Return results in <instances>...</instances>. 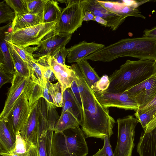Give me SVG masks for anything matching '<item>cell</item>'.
<instances>
[{
  "mask_svg": "<svg viewBox=\"0 0 156 156\" xmlns=\"http://www.w3.org/2000/svg\"><path fill=\"white\" fill-rule=\"evenodd\" d=\"M143 37L156 38V27L150 29H145L144 31Z\"/></svg>",
  "mask_w": 156,
  "mask_h": 156,
  "instance_id": "cell-45",
  "label": "cell"
},
{
  "mask_svg": "<svg viewBox=\"0 0 156 156\" xmlns=\"http://www.w3.org/2000/svg\"><path fill=\"white\" fill-rule=\"evenodd\" d=\"M110 83L109 77L106 75H104L96 83L92 90L95 93H104L107 90Z\"/></svg>",
  "mask_w": 156,
  "mask_h": 156,
  "instance_id": "cell-38",
  "label": "cell"
},
{
  "mask_svg": "<svg viewBox=\"0 0 156 156\" xmlns=\"http://www.w3.org/2000/svg\"><path fill=\"white\" fill-rule=\"evenodd\" d=\"M6 4L18 14L28 13L26 0H5Z\"/></svg>",
  "mask_w": 156,
  "mask_h": 156,
  "instance_id": "cell-36",
  "label": "cell"
},
{
  "mask_svg": "<svg viewBox=\"0 0 156 156\" xmlns=\"http://www.w3.org/2000/svg\"><path fill=\"white\" fill-rule=\"evenodd\" d=\"M23 92L31 107L41 98H43V87L30 79Z\"/></svg>",
  "mask_w": 156,
  "mask_h": 156,
  "instance_id": "cell-28",
  "label": "cell"
},
{
  "mask_svg": "<svg viewBox=\"0 0 156 156\" xmlns=\"http://www.w3.org/2000/svg\"><path fill=\"white\" fill-rule=\"evenodd\" d=\"M156 73V61L127 60L109 77L110 83L106 92H123Z\"/></svg>",
  "mask_w": 156,
  "mask_h": 156,
  "instance_id": "cell-3",
  "label": "cell"
},
{
  "mask_svg": "<svg viewBox=\"0 0 156 156\" xmlns=\"http://www.w3.org/2000/svg\"><path fill=\"white\" fill-rule=\"evenodd\" d=\"M62 9L58 6L57 1L48 0L44 6L41 14V23L57 21Z\"/></svg>",
  "mask_w": 156,
  "mask_h": 156,
  "instance_id": "cell-24",
  "label": "cell"
},
{
  "mask_svg": "<svg viewBox=\"0 0 156 156\" xmlns=\"http://www.w3.org/2000/svg\"><path fill=\"white\" fill-rule=\"evenodd\" d=\"M125 91L137 103L138 108L145 106L156 96V73Z\"/></svg>",
  "mask_w": 156,
  "mask_h": 156,
  "instance_id": "cell-10",
  "label": "cell"
},
{
  "mask_svg": "<svg viewBox=\"0 0 156 156\" xmlns=\"http://www.w3.org/2000/svg\"><path fill=\"white\" fill-rule=\"evenodd\" d=\"M117 142L114 156H132L134 147L135 128L139 121L133 115H128L117 120Z\"/></svg>",
  "mask_w": 156,
  "mask_h": 156,
  "instance_id": "cell-7",
  "label": "cell"
},
{
  "mask_svg": "<svg viewBox=\"0 0 156 156\" xmlns=\"http://www.w3.org/2000/svg\"><path fill=\"white\" fill-rule=\"evenodd\" d=\"M31 108L23 92L16 102L7 118L5 120L12 135L15 140L16 136L26 124Z\"/></svg>",
  "mask_w": 156,
  "mask_h": 156,
  "instance_id": "cell-8",
  "label": "cell"
},
{
  "mask_svg": "<svg viewBox=\"0 0 156 156\" xmlns=\"http://www.w3.org/2000/svg\"><path fill=\"white\" fill-rule=\"evenodd\" d=\"M72 35L58 33L55 29L43 38L40 47L36 51H37V54H33V57L38 58L49 55L58 48L65 46L70 41Z\"/></svg>",
  "mask_w": 156,
  "mask_h": 156,
  "instance_id": "cell-13",
  "label": "cell"
},
{
  "mask_svg": "<svg viewBox=\"0 0 156 156\" xmlns=\"http://www.w3.org/2000/svg\"><path fill=\"white\" fill-rule=\"evenodd\" d=\"M70 88L73 94L79 107L83 112V103L80 93L76 80V75L73 81V82L71 84Z\"/></svg>",
  "mask_w": 156,
  "mask_h": 156,
  "instance_id": "cell-41",
  "label": "cell"
},
{
  "mask_svg": "<svg viewBox=\"0 0 156 156\" xmlns=\"http://www.w3.org/2000/svg\"><path fill=\"white\" fill-rule=\"evenodd\" d=\"M43 98L48 103L50 104H53L52 100L48 90L47 82L44 80V86L43 87Z\"/></svg>",
  "mask_w": 156,
  "mask_h": 156,
  "instance_id": "cell-44",
  "label": "cell"
},
{
  "mask_svg": "<svg viewBox=\"0 0 156 156\" xmlns=\"http://www.w3.org/2000/svg\"><path fill=\"white\" fill-rule=\"evenodd\" d=\"M47 82L48 92L54 105L56 107H62L63 92L61 84L58 81L55 83L49 81Z\"/></svg>",
  "mask_w": 156,
  "mask_h": 156,
  "instance_id": "cell-31",
  "label": "cell"
},
{
  "mask_svg": "<svg viewBox=\"0 0 156 156\" xmlns=\"http://www.w3.org/2000/svg\"><path fill=\"white\" fill-rule=\"evenodd\" d=\"M5 35L3 32H0V70L14 75L15 70Z\"/></svg>",
  "mask_w": 156,
  "mask_h": 156,
  "instance_id": "cell-22",
  "label": "cell"
},
{
  "mask_svg": "<svg viewBox=\"0 0 156 156\" xmlns=\"http://www.w3.org/2000/svg\"><path fill=\"white\" fill-rule=\"evenodd\" d=\"M68 54L67 48L65 46L58 48L52 52L49 55L53 57L59 64L65 66L66 59Z\"/></svg>",
  "mask_w": 156,
  "mask_h": 156,
  "instance_id": "cell-39",
  "label": "cell"
},
{
  "mask_svg": "<svg viewBox=\"0 0 156 156\" xmlns=\"http://www.w3.org/2000/svg\"><path fill=\"white\" fill-rule=\"evenodd\" d=\"M61 113L66 111L73 114L78 119L80 125L83 121V115L70 88L66 89L63 93V103Z\"/></svg>",
  "mask_w": 156,
  "mask_h": 156,
  "instance_id": "cell-20",
  "label": "cell"
},
{
  "mask_svg": "<svg viewBox=\"0 0 156 156\" xmlns=\"http://www.w3.org/2000/svg\"><path fill=\"white\" fill-rule=\"evenodd\" d=\"M105 46L104 44L94 42H88L85 41L80 42L67 48L68 51L67 62L69 63H78Z\"/></svg>",
  "mask_w": 156,
  "mask_h": 156,
  "instance_id": "cell-15",
  "label": "cell"
},
{
  "mask_svg": "<svg viewBox=\"0 0 156 156\" xmlns=\"http://www.w3.org/2000/svg\"><path fill=\"white\" fill-rule=\"evenodd\" d=\"M79 125L78 119L71 112L66 111L61 113L55 124L53 131L55 133L62 132L68 129L74 128Z\"/></svg>",
  "mask_w": 156,
  "mask_h": 156,
  "instance_id": "cell-23",
  "label": "cell"
},
{
  "mask_svg": "<svg viewBox=\"0 0 156 156\" xmlns=\"http://www.w3.org/2000/svg\"><path fill=\"white\" fill-rule=\"evenodd\" d=\"M48 150L53 156H87L85 136L79 126L62 132L48 131Z\"/></svg>",
  "mask_w": 156,
  "mask_h": 156,
  "instance_id": "cell-4",
  "label": "cell"
},
{
  "mask_svg": "<svg viewBox=\"0 0 156 156\" xmlns=\"http://www.w3.org/2000/svg\"><path fill=\"white\" fill-rule=\"evenodd\" d=\"M41 23V15L28 13L16 14L15 18L12 22V32L30 27Z\"/></svg>",
  "mask_w": 156,
  "mask_h": 156,
  "instance_id": "cell-21",
  "label": "cell"
},
{
  "mask_svg": "<svg viewBox=\"0 0 156 156\" xmlns=\"http://www.w3.org/2000/svg\"><path fill=\"white\" fill-rule=\"evenodd\" d=\"M47 132H42L39 133L36 145L38 149L40 156H48Z\"/></svg>",
  "mask_w": 156,
  "mask_h": 156,
  "instance_id": "cell-37",
  "label": "cell"
},
{
  "mask_svg": "<svg viewBox=\"0 0 156 156\" xmlns=\"http://www.w3.org/2000/svg\"><path fill=\"white\" fill-rule=\"evenodd\" d=\"M103 140L104 144L103 147L91 156H114L110 144V138L108 136H105Z\"/></svg>",
  "mask_w": 156,
  "mask_h": 156,
  "instance_id": "cell-40",
  "label": "cell"
},
{
  "mask_svg": "<svg viewBox=\"0 0 156 156\" xmlns=\"http://www.w3.org/2000/svg\"><path fill=\"white\" fill-rule=\"evenodd\" d=\"M48 0H26L28 13L41 15Z\"/></svg>",
  "mask_w": 156,
  "mask_h": 156,
  "instance_id": "cell-35",
  "label": "cell"
},
{
  "mask_svg": "<svg viewBox=\"0 0 156 156\" xmlns=\"http://www.w3.org/2000/svg\"><path fill=\"white\" fill-rule=\"evenodd\" d=\"M29 79L21 76L15 72L3 110L0 115V120H4L7 118L16 102L23 92Z\"/></svg>",
  "mask_w": 156,
  "mask_h": 156,
  "instance_id": "cell-12",
  "label": "cell"
},
{
  "mask_svg": "<svg viewBox=\"0 0 156 156\" xmlns=\"http://www.w3.org/2000/svg\"><path fill=\"white\" fill-rule=\"evenodd\" d=\"M99 3L108 11L125 19L128 16H134L145 19L146 17L141 14L137 9L127 5L123 0L103 1L97 0Z\"/></svg>",
  "mask_w": 156,
  "mask_h": 156,
  "instance_id": "cell-16",
  "label": "cell"
},
{
  "mask_svg": "<svg viewBox=\"0 0 156 156\" xmlns=\"http://www.w3.org/2000/svg\"><path fill=\"white\" fill-rule=\"evenodd\" d=\"M15 12L4 1L0 2V23H9L14 20Z\"/></svg>",
  "mask_w": 156,
  "mask_h": 156,
  "instance_id": "cell-34",
  "label": "cell"
},
{
  "mask_svg": "<svg viewBox=\"0 0 156 156\" xmlns=\"http://www.w3.org/2000/svg\"><path fill=\"white\" fill-rule=\"evenodd\" d=\"M49 62L55 77L62 87L63 92L66 89L70 87L75 77V73L71 66L61 65L50 55Z\"/></svg>",
  "mask_w": 156,
  "mask_h": 156,
  "instance_id": "cell-17",
  "label": "cell"
},
{
  "mask_svg": "<svg viewBox=\"0 0 156 156\" xmlns=\"http://www.w3.org/2000/svg\"><path fill=\"white\" fill-rule=\"evenodd\" d=\"M57 21L55 31L62 34L73 33L82 24L84 11L81 0H67Z\"/></svg>",
  "mask_w": 156,
  "mask_h": 156,
  "instance_id": "cell-6",
  "label": "cell"
},
{
  "mask_svg": "<svg viewBox=\"0 0 156 156\" xmlns=\"http://www.w3.org/2000/svg\"><path fill=\"white\" fill-rule=\"evenodd\" d=\"M14 75L7 72L0 70V88L4 84L9 83H12Z\"/></svg>",
  "mask_w": 156,
  "mask_h": 156,
  "instance_id": "cell-43",
  "label": "cell"
},
{
  "mask_svg": "<svg viewBox=\"0 0 156 156\" xmlns=\"http://www.w3.org/2000/svg\"><path fill=\"white\" fill-rule=\"evenodd\" d=\"M95 16L91 12L87 10L84 11V16L83 19V21L89 20L95 21Z\"/></svg>",
  "mask_w": 156,
  "mask_h": 156,
  "instance_id": "cell-46",
  "label": "cell"
},
{
  "mask_svg": "<svg viewBox=\"0 0 156 156\" xmlns=\"http://www.w3.org/2000/svg\"><path fill=\"white\" fill-rule=\"evenodd\" d=\"M48 156H53L51 154V153L48 151Z\"/></svg>",
  "mask_w": 156,
  "mask_h": 156,
  "instance_id": "cell-48",
  "label": "cell"
},
{
  "mask_svg": "<svg viewBox=\"0 0 156 156\" xmlns=\"http://www.w3.org/2000/svg\"><path fill=\"white\" fill-rule=\"evenodd\" d=\"M134 115L144 130L152 120L151 116L146 112L140 113H135Z\"/></svg>",
  "mask_w": 156,
  "mask_h": 156,
  "instance_id": "cell-42",
  "label": "cell"
},
{
  "mask_svg": "<svg viewBox=\"0 0 156 156\" xmlns=\"http://www.w3.org/2000/svg\"><path fill=\"white\" fill-rule=\"evenodd\" d=\"M49 55H47L35 59L41 69L44 80L51 82L57 79L49 64Z\"/></svg>",
  "mask_w": 156,
  "mask_h": 156,
  "instance_id": "cell-30",
  "label": "cell"
},
{
  "mask_svg": "<svg viewBox=\"0 0 156 156\" xmlns=\"http://www.w3.org/2000/svg\"><path fill=\"white\" fill-rule=\"evenodd\" d=\"M57 21L39 24L11 32H5V37L12 43L23 48L40 46L41 41L55 28Z\"/></svg>",
  "mask_w": 156,
  "mask_h": 156,
  "instance_id": "cell-5",
  "label": "cell"
},
{
  "mask_svg": "<svg viewBox=\"0 0 156 156\" xmlns=\"http://www.w3.org/2000/svg\"><path fill=\"white\" fill-rule=\"evenodd\" d=\"M15 141L5 121L0 120V151H11L14 147Z\"/></svg>",
  "mask_w": 156,
  "mask_h": 156,
  "instance_id": "cell-25",
  "label": "cell"
},
{
  "mask_svg": "<svg viewBox=\"0 0 156 156\" xmlns=\"http://www.w3.org/2000/svg\"><path fill=\"white\" fill-rule=\"evenodd\" d=\"M146 112L152 118L151 122L146 127L144 132L147 133L156 127V96L149 103L139 108L135 113H140Z\"/></svg>",
  "mask_w": 156,
  "mask_h": 156,
  "instance_id": "cell-29",
  "label": "cell"
},
{
  "mask_svg": "<svg viewBox=\"0 0 156 156\" xmlns=\"http://www.w3.org/2000/svg\"><path fill=\"white\" fill-rule=\"evenodd\" d=\"M71 67L74 70L82 100L83 121L80 125L86 138L104 139L113 134L116 122L109 114V108L104 107L96 98L93 91L83 78L76 63Z\"/></svg>",
  "mask_w": 156,
  "mask_h": 156,
  "instance_id": "cell-1",
  "label": "cell"
},
{
  "mask_svg": "<svg viewBox=\"0 0 156 156\" xmlns=\"http://www.w3.org/2000/svg\"><path fill=\"white\" fill-rule=\"evenodd\" d=\"M6 39L7 44L12 47L24 61L28 63L31 61L35 60L33 53L38 48V46H30L23 48L12 43L6 38Z\"/></svg>",
  "mask_w": 156,
  "mask_h": 156,
  "instance_id": "cell-32",
  "label": "cell"
},
{
  "mask_svg": "<svg viewBox=\"0 0 156 156\" xmlns=\"http://www.w3.org/2000/svg\"><path fill=\"white\" fill-rule=\"evenodd\" d=\"M124 57L156 61V38L143 37L122 39L91 55L94 62H110Z\"/></svg>",
  "mask_w": 156,
  "mask_h": 156,
  "instance_id": "cell-2",
  "label": "cell"
},
{
  "mask_svg": "<svg viewBox=\"0 0 156 156\" xmlns=\"http://www.w3.org/2000/svg\"><path fill=\"white\" fill-rule=\"evenodd\" d=\"M38 101L31 107L28 119L20 131L21 135L24 139L36 145L39 135L41 125Z\"/></svg>",
  "mask_w": 156,
  "mask_h": 156,
  "instance_id": "cell-14",
  "label": "cell"
},
{
  "mask_svg": "<svg viewBox=\"0 0 156 156\" xmlns=\"http://www.w3.org/2000/svg\"><path fill=\"white\" fill-rule=\"evenodd\" d=\"M97 99L104 107H116L125 110H133L135 112L138 106L126 92L103 93L94 92Z\"/></svg>",
  "mask_w": 156,
  "mask_h": 156,
  "instance_id": "cell-9",
  "label": "cell"
},
{
  "mask_svg": "<svg viewBox=\"0 0 156 156\" xmlns=\"http://www.w3.org/2000/svg\"><path fill=\"white\" fill-rule=\"evenodd\" d=\"M82 75L89 87L92 89L95 84L100 79L87 60L83 59L76 63Z\"/></svg>",
  "mask_w": 156,
  "mask_h": 156,
  "instance_id": "cell-26",
  "label": "cell"
},
{
  "mask_svg": "<svg viewBox=\"0 0 156 156\" xmlns=\"http://www.w3.org/2000/svg\"><path fill=\"white\" fill-rule=\"evenodd\" d=\"M81 4L84 11L87 10L95 16L103 18L107 22V27L113 31L116 30L126 19L107 10L97 0H81Z\"/></svg>",
  "mask_w": 156,
  "mask_h": 156,
  "instance_id": "cell-11",
  "label": "cell"
},
{
  "mask_svg": "<svg viewBox=\"0 0 156 156\" xmlns=\"http://www.w3.org/2000/svg\"><path fill=\"white\" fill-rule=\"evenodd\" d=\"M0 154L2 156H40L37 146L24 139L20 133L16 136L13 148L8 152L0 151Z\"/></svg>",
  "mask_w": 156,
  "mask_h": 156,
  "instance_id": "cell-18",
  "label": "cell"
},
{
  "mask_svg": "<svg viewBox=\"0 0 156 156\" xmlns=\"http://www.w3.org/2000/svg\"><path fill=\"white\" fill-rule=\"evenodd\" d=\"M95 21L97 22L104 25L105 27L107 26V22L103 18L98 16H95Z\"/></svg>",
  "mask_w": 156,
  "mask_h": 156,
  "instance_id": "cell-47",
  "label": "cell"
},
{
  "mask_svg": "<svg viewBox=\"0 0 156 156\" xmlns=\"http://www.w3.org/2000/svg\"><path fill=\"white\" fill-rule=\"evenodd\" d=\"M136 149L139 156H156V127L148 132H142Z\"/></svg>",
  "mask_w": 156,
  "mask_h": 156,
  "instance_id": "cell-19",
  "label": "cell"
},
{
  "mask_svg": "<svg viewBox=\"0 0 156 156\" xmlns=\"http://www.w3.org/2000/svg\"></svg>",
  "mask_w": 156,
  "mask_h": 156,
  "instance_id": "cell-49",
  "label": "cell"
},
{
  "mask_svg": "<svg viewBox=\"0 0 156 156\" xmlns=\"http://www.w3.org/2000/svg\"><path fill=\"white\" fill-rule=\"evenodd\" d=\"M8 45L15 72L23 77L30 79V69L27 63L24 61L12 47L8 44Z\"/></svg>",
  "mask_w": 156,
  "mask_h": 156,
  "instance_id": "cell-27",
  "label": "cell"
},
{
  "mask_svg": "<svg viewBox=\"0 0 156 156\" xmlns=\"http://www.w3.org/2000/svg\"><path fill=\"white\" fill-rule=\"evenodd\" d=\"M27 64L30 69V79L32 81L43 87L44 84L43 76L40 67L36 62L35 59Z\"/></svg>",
  "mask_w": 156,
  "mask_h": 156,
  "instance_id": "cell-33",
  "label": "cell"
}]
</instances>
